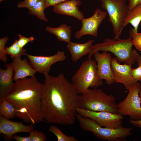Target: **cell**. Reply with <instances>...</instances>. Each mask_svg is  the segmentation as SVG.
<instances>
[{
  "label": "cell",
  "instance_id": "cell-1",
  "mask_svg": "<svg viewBox=\"0 0 141 141\" xmlns=\"http://www.w3.org/2000/svg\"><path fill=\"white\" fill-rule=\"evenodd\" d=\"M43 74L42 109L45 121L63 125H73L76 119L79 93L63 73L56 77L49 73Z\"/></svg>",
  "mask_w": 141,
  "mask_h": 141
},
{
  "label": "cell",
  "instance_id": "cell-2",
  "mask_svg": "<svg viewBox=\"0 0 141 141\" xmlns=\"http://www.w3.org/2000/svg\"><path fill=\"white\" fill-rule=\"evenodd\" d=\"M15 83L13 91L4 99L14 107L15 117L33 125L45 121L42 109L43 84L35 76Z\"/></svg>",
  "mask_w": 141,
  "mask_h": 141
},
{
  "label": "cell",
  "instance_id": "cell-3",
  "mask_svg": "<svg viewBox=\"0 0 141 141\" xmlns=\"http://www.w3.org/2000/svg\"><path fill=\"white\" fill-rule=\"evenodd\" d=\"M133 45L130 37L124 39L105 38L103 42L92 46L91 53L88 55V59L91 58L96 52H109L116 56L120 63L123 62L132 65L137 62L140 56L135 49H132Z\"/></svg>",
  "mask_w": 141,
  "mask_h": 141
},
{
  "label": "cell",
  "instance_id": "cell-4",
  "mask_svg": "<svg viewBox=\"0 0 141 141\" xmlns=\"http://www.w3.org/2000/svg\"><path fill=\"white\" fill-rule=\"evenodd\" d=\"M78 107L92 111H106L118 113L115 97L98 88H89L79 95Z\"/></svg>",
  "mask_w": 141,
  "mask_h": 141
},
{
  "label": "cell",
  "instance_id": "cell-5",
  "mask_svg": "<svg viewBox=\"0 0 141 141\" xmlns=\"http://www.w3.org/2000/svg\"><path fill=\"white\" fill-rule=\"evenodd\" d=\"M96 62L91 58L85 61L72 77V83L79 94H83L90 87L98 88L103 85L98 75Z\"/></svg>",
  "mask_w": 141,
  "mask_h": 141
},
{
  "label": "cell",
  "instance_id": "cell-6",
  "mask_svg": "<svg viewBox=\"0 0 141 141\" xmlns=\"http://www.w3.org/2000/svg\"><path fill=\"white\" fill-rule=\"evenodd\" d=\"M76 118L83 130L91 132L95 136L103 141H117L125 139L132 134V128L124 126L111 129L103 127L92 119L77 113Z\"/></svg>",
  "mask_w": 141,
  "mask_h": 141
},
{
  "label": "cell",
  "instance_id": "cell-7",
  "mask_svg": "<svg viewBox=\"0 0 141 141\" xmlns=\"http://www.w3.org/2000/svg\"><path fill=\"white\" fill-rule=\"evenodd\" d=\"M127 0H101V6L109 16L115 39H120L128 12Z\"/></svg>",
  "mask_w": 141,
  "mask_h": 141
},
{
  "label": "cell",
  "instance_id": "cell-8",
  "mask_svg": "<svg viewBox=\"0 0 141 141\" xmlns=\"http://www.w3.org/2000/svg\"><path fill=\"white\" fill-rule=\"evenodd\" d=\"M141 84L137 81L128 89L125 99L117 104L118 113L122 116H128L130 119L141 120V106L139 93Z\"/></svg>",
  "mask_w": 141,
  "mask_h": 141
},
{
  "label": "cell",
  "instance_id": "cell-9",
  "mask_svg": "<svg viewBox=\"0 0 141 141\" xmlns=\"http://www.w3.org/2000/svg\"><path fill=\"white\" fill-rule=\"evenodd\" d=\"M76 111L83 116L92 119L102 127L116 129L124 126L122 125L123 116L119 113L106 111H92L78 107Z\"/></svg>",
  "mask_w": 141,
  "mask_h": 141
},
{
  "label": "cell",
  "instance_id": "cell-10",
  "mask_svg": "<svg viewBox=\"0 0 141 141\" xmlns=\"http://www.w3.org/2000/svg\"><path fill=\"white\" fill-rule=\"evenodd\" d=\"M25 55L30 64L36 72L43 74L49 73L54 64L64 61L67 58L63 51H58L55 54L50 56H34L27 53Z\"/></svg>",
  "mask_w": 141,
  "mask_h": 141
},
{
  "label": "cell",
  "instance_id": "cell-11",
  "mask_svg": "<svg viewBox=\"0 0 141 141\" xmlns=\"http://www.w3.org/2000/svg\"><path fill=\"white\" fill-rule=\"evenodd\" d=\"M107 15L106 11H103L99 8L96 9L92 16L87 18H84L81 20V27L75 33V37L79 39L83 36L88 35L96 37L98 34V28Z\"/></svg>",
  "mask_w": 141,
  "mask_h": 141
},
{
  "label": "cell",
  "instance_id": "cell-12",
  "mask_svg": "<svg viewBox=\"0 0 141 141\" xmlns=\"http://www.w3.org/2000/svg\"><path fill=\"white\" fill-rule=\"evenodd\" d=\"M111 65L115 82L122 84L128 90L137 82L131 75L132 65L120 64L116 57L112 58Z\"/></svg>",
  "mask_w": 141,
  "mask_h": 141
},
{
  "label": "cell",
  "instance_id": "cell-13",
  "mask_svg": "<svg viewBox=\"0 0 141 141\" xmlns=\"http://www.w3.org/2000/svg\"><path fill=\"white\" fill-rule=\"evenodd\" d=\"M93 55L97 62V72L99 79L105 80L106 83L108 85L113 84L115 81L111 67L112 58L110 54L106 51L102 53L96 51Z\"/></svg>",
  "mask_w": 141,
  "mask_h": 141
},
{
  "label": "cell",
  "instance_id": "cell-14",
  "mask_svg": "<svg viewBox=\"0 0 141 141\" xmlns=\"http://www.w3.org/2000/svg\"><path fill=\"white\" fill-rule=\"evenodd\" d=\"M33 130L32 125H26L21 122L13 121L0 115V133L7 140L12 139L14 135L17 133H30Z\"/></svg>",
  "mask_w": 141,
  "mask_h": 141
},
{
  "label": "cell",
  "instance_id": "cell-15",
  "mask_svg": "<svg viewBox=\"0 0 141 141\" xmlns=\"http://www.w3.org/2000/svg\"><path fill=\"white\" fill-rule=\"evenodd\" d=\"M13 59L11 63L6 64L4 66H7L12 68L14 71L13 77L14 81L26 78L35 76L36 71L32 67L27 59L24 58L22 60L21 57Z\"/></svg>",
  "mask_w": 141,
  "mask_h": 141
},
{
  "label": "cell",
  "instance_id": "cell-16",
  "mask_svg": "<svg viewBox=\"0 0 141 141\" xmlns=\"http://www.w3.org/2000/svg\"><path fill=\"white\" fill-rule=\"evenodd\" d=\"M81 4L80 0H68L54 6L52 10L56 14L73 17L81 21L84 16L78 7Z\"/></svg>",
  "mask_w": 141,
  "mask_h": 141
},
{
  "label": "cell",
  "instance_id": "cell-17",
  "mask_svg": "<svg viewBox=\"0 0 141 141\" xmlns=\"http://www.w3.org/2000/svg\"><path fill=\"white\" fill-rule=\"evenodd\" d=\"M4 67L5 69L0 68V102L12 92L15 85L13 82L14 70L10 67Z\"/></svg>",
  "mask_w": 141,
  "mask_h": 141
},
{
  "label": "cell",
  "instance_id": "cell-18",
  "mask_svg": "<svg viewBox=\"0 0 141 141\" xmlns=\"http://www.w3.org/2000/svg\"><path fill=\"white\" fill-rule=\"evenodd\" d=\"M95 39L90 40L83 43L70 42L67 46L71 55V59L74 62H76L83 56L90 54Z\"/></svg>",
  "mask_w": 141,
  "mask_h": 141
},
{
  "label": "cell",
  "instance_id": "cell-19",
  "mask_svg": "<svg viewBox=\"0 0 141 141\" xmlns=\"http://www.w3.org/2000/svg\"><path fill=\"white\" fill-rule=\"evenodd\" d=\"M141 22V3L138 4L128 11L126 18L124 27L129 24L133 27L130 32H138V27Z\"/></svg>",
  "mask_w": 141,
  "mask_h": 141
},
{
  "label": "cell",
  "instance_id": "cell-20",
  "mask_svg": "<svg viewBox=\"0 0 141 141\" xmlns=\"http://www.w3.org/2000/svg\"><path fill=\"white\" fill-rule=\"evenodd\" d=\"M45 30L50 33L55 35L58 40L68 43L70 42L72 31L70 27L65 24L55 28L47 26Z\"/></svg>",
  "mask_w": 141,
  "mask_h": 141
},
{
  "label": "cell",
  "instance_id": "cell-21",
  "mask_svg": "<svg viewBox=\"0 0 141 141\" xmlns=\"http://www.w3.org/2000/svg\"><path fill=\"white\" fill-rule=\"evenodd\" d=\"M46 8L45 0H39L33 7L28 9L29 13L36 16L40 20L48 22V19L44 13Z\"/></svg>",
  "mask_w": 141,
  "mask_h": 141
},
{
  "label": "cell",
  "instance_id": "cell-22",
  "mask_svg": "<svg viewBox=\"0 0 141 141\" xmlns=\"http://www.w3.org/2000/svg\"><path fill=\"white\" fill-rule=\"evenodd\" d=\"M0 115L9 120L15 117V110L14 107L4 98L0 102Z\"/></svg>",
  "mask_w": 141,
  "mask_h": 141
},
{
  "label": "cell",
  "instance_id": "cell-23",
  "mask_svg": "<svg viewBox=\"0 0 141 141\" xmlns=\"http://www.w3.org/2000/svg\"><path fill=\"white\" fill-rule=\"evenodd\" d=\"M17 40L15 39L10 46L5 47L6 54L9 55L12 59L21 57L27 54V51L18 45Z\"/></svg>",
  "mask_w": 141,
  "mask_h": 141
},
{
  "label": "cell",
  "instance_id": "cell-24",
  "mask_svg": "<svg viewBox=\"0 0 141 141\" xmlns=\"http://www.w3.org/2000/svg\"><path fill=\"white\" fill-rule=\"evenodd\" d=\"M48 130L54 134L58 141H78L74 136H68L64 134L58 127L53 125L50 127Z\"/></svg>",
  "mask_w": 141,
  "mask_h": 141
},
{
  "label": "cell",
  "instance_id": "cell-25",
  "mask_svg": "<svg viewBox=\"0 0 141 141\" xmlns=\"http://www.w3.org/2000/svg\"><path fill=\"white\" fill-rule=\"evenodd\" d=\"M8 39L6 36L0 39V60L4 62H7L8 60L5 46Z\"/></svg>",
  "mask_w": 141,
  "mask_h": 141
},
{
  "label": "cell",
  "instance_id": "cell-26",
  "mask_svg": "<svg viewBox=\"0 0 141 141\" xmlns=\"http://www.w3.org/2000/svg\"><path fill=\"white\" fill-rule=\"evenodd\" d=\"M30 134L31 141H45L47 140L46 135L42 132L33 130Z\"/></svg>",
  "mask_w": 141,
  "mask_h": 141
},
{
  "label": "cell",
  "instance_id": "cell-27",
  "mask_svg": "<svg viewBox=\"0 0 141 141\" xmlns=\"http://www.w3.org/2000/svg\"><path fill=\"white\" fill-rule=\"evenodd\" d=\"M130 37L132 39L133 45L137 49L141 51V33L130 32Z\"/></svg>",
  "mask_w": 141,
  "mask_h": 141
},
{
  "label": "cell",
  "instance_id": "cell-28",
  "mask_svg": "<svg viewBox=\"0 0 141 141\" xmlns=\"http://www.w3.org/2000/svg\"><path fill=\"white\" fill-rule=\"evenodd\" d=\"M18 36L19 37V39L17 40L18 44L22 48L29 42L32 43L34 40V37L32 36L26 37L20 34L18 35Z\"/></svg>",
  "mask_w": 141,
  "mask_h": 141
},
{
  "label": "cell",
  "instance_id": "cell-29",
  "mask_svg": "<svg viewBox=\"0 0 141 141\" xmlns=\"http://www.w3.org/2000/svg\"><path fill=\"white\" fill-rule=\"evenodd\" d=\"M39 0H24L19 2L17 7L19 8H26L28 9L34 6Z\"/></svg>",
  "mask_w": 141,
  "mask_h": 141
},
{
  "label": "cell",
  "instance_id": "cell-30",
  "mask_svg": "<svg viewBox=\"0 0 141 141\" xmlns=\"http://www.w3.org/2000/svg\"><path fill=\"white\" fill-rule=\"evenodd\" d=\"M131 75L133 79L136 81L141 80V69L138 66L136 68L132 69Z\"/></svg>",
  "mask_w": 141,
  "mask_h": 141
},
{
  "label": "cell",
  "instance_id": "cell-31",
  "mask_svg": "<svg viewBox=\"0 0 141 141\" xmlns=\"http://www.w3.org/2000/svg\"><path fill=\"white\" fill-rule=\"evenodd\" d=\"M68 0H45L46 8L54 6Z\"/></svg>",
  "mask_w": 141,
  "mask_h": 141
},
{
  "label": "cell",
  "instance_id": "cell-32",
  "mask_svg": "<svg viewBox=\"0 0 141 141\" xmlns=\"http://www.w3.org/2000/svg\"><path fill=\"white\" fill-rule=\"evenodd\" d=\"M128 5L129 11L136 6L141 3V0H128Z\"/></svg>",
  "mask_w": 141,
  "mask_h": 141
},
{
  "label": "cell",
  "instance_id": "cell-33",
  "mask_svg": "<svg viewBox=\"0 0 141 141\" xmlns=\"http://www.w3.org/2000/svg\"><path fill=\"white\" fill-rule=\"evenodd\" d=\"M12 139H14L16 141H31L30 136L28 137H23L15 135L13 136Z\"/></svg>",
  "mask_w": 141,
  "mask_h": 141
},
{
  "label": "cell",
  "instance_id": "cell-34",
  "mask_svg": "<svg viewBox=\"0 0 141 141\" xmlns=\"http://www.w3.org/2000/svg\"><path fill=\"white\" fill-rule=\"evenodd\" d=\"M129 122L133 126L138 128H141V120H133L130 119Z\"/></svg>",
  "mask_w": 141,
  "mask_h": 141
},
{
  "label": "cell",
  "instance_id": "cell-35",
  "mask_svg": "<svg viewBox=\"0 0 141 141\" xmlns=\"http://www.w3.org/2000/svg\"><path fill=\"white\" fill-rule=\"evenodd\" d=\"M137 62L138 66L140 67L141 69V55H140Z\"/></svg>",
  "mask_w": 141,
  "mask_h": 141
},
{
  "label": "cell",
  "instance_id": "cell-36",
  "mask_svg": "<svg viewBox=\"0 0 141 141\" xmlns=\"http://www.w3.org/2000/svg\"><path fill=\"white\" fill-rule=\"evenodd\" d=\"M139 96L140 99V103L141 104V88L140 89L139 93Z\"/></svg>",
  "mask_w": 141,
  "mask_h": 141
},
{
  "label": "cell",
  "instance_id": "cell-37",
  "mask_svg": "<svg viewBox=\"0 0 141 141\" xmlns=\"http://www.w3.org/2000/svg\"><path fill=\"white\" fill-rule=\"evenodd\" d=\"M5 0H0V2H2V1H4Z\"/></svg>",
  "mask_w": 141,
  "mask_h": 141
}]
</instances>
